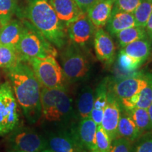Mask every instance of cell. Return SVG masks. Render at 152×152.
Here are the masks:
<instances>
[{"label":"cell","instance_id":"obj_1","mask_svg":"<svg viewBox=\"0 0 152 152\" xmlns=\"http://www.w3.org/2000/svg\"><path fill=\"white\" fill-rule=\"evenodd\" d=\"M17 102L30 123H37L42 117V87L27 62L20 61L5 69Z\"/></svg>","mask_w":152,"mask_h":152},{"label":"cell","instance_id":"obj_2","mask_svg":"<svg viewBox=\"0 0 152 152\" xmlns=\"http://www.w3.org/2000/svg\"><path fill=\"white\" fill-rule=\"evenodd\" d=\"M24 16L49 42L61 49L67 44L66 27L48 0H29Z\"/></svg>","mask_w":152,"mask_h":152},{"label":"cell","instance_id":"obj_3","mask_svg":"<svg viewBox=\"0 0 152 152\" xmlns=\"http://www.w3.org/2000/svg\"><path fill=\"white\" fill-rule=\"evenodd\" d=\"M23 28L20 40L16 46V52L20 61L28 62L33 58L56 57L57 51L29 21L24 20Z\"/></svg>","mask_w":152,"mask_h":152},{"label":"cell","instance_id":"obj_4","mask_svg":"<svg viewBox=\"0 0 152 152\" xmlns=\"http://www.w3.org/2000/svg\"><path fill=\"white\" fill-rule=\"evenodd\" d=\"M42 116L49 122L68 121L73 116V102L66 89H41Z\"/></svg>","mask_w":152,"mask_h":152},{"label":"cell","instance_id":"obj_5","mask_svg":"<svg viewBox=\"0 0 152 152\" xmlns=\"http://www.w3.org/2000/svg\"><path fill=\"white\" fill-rule=\"evenodd\" d=\"M63 73L67 83L85 80L89 76L90 64L80 47L72 42L68 44L61 54Z\"/></svg>","mask_w":152,"mask_h":152},{"label":"cell","instance_id":"obj_6","mask_svg":"<svg viewBox=\"0 0 152 152\" xmlns=\"http://www.w3.org/2000/svg\"><path fill=\"white\" fill-rule=\"evenodd\" d=\"M32 68L42 87L48 89H66L67 81L62 68L54 56L33 58L28 62Z\"/></svg>","mask_w":152,"mask_h":152},{"label":"cell","instance_id":"obj_7","mask_svg":"<svg viewBox=\"0 0 152 152\" xmlns=\"http://www.w3.org/2000/svg\"><path fill=\"white\" fill-rule=\"evenodd\" d=\"M18 104L10 83L0 85V136L8 134L18 127Z\"/></svg>","mask_w":152,"mask_h":152},{"label":"cell","instance_id":"obj_8","mask_svg":"<svg viewBox=\"0 0 152 152\" xmlns=\"http://www.w3.org/2000/svg\"><path fill=\"white\" fill-rule=\"evenodd\" d=\"M10 133L8 142L12 149L25 152H40L48 148L47 140L30 128L17 127Z\"/></svg>","mask_w":152,"mask_h":152},{"label":"cell","instance_id":"obj_9","mask_svg":"<svg viewBox=\"0 0 152 152\" xmlns=\"http://www.w3.org/2000/svg\"><path fill=\"white\" fill-rule=\"evenodd\" d=\"M150 73L134 72L132 75L124 78L109 81V91L116 97L118 101L131 97L139 94L146 86L149 81Z\"/></svg>","mask_w":152,"mask_h":152},{"label":"cell","instance_id":"obj_10","mask_svg":"<svg viewBox=\"0 0 152 152\" xmlns=\"http://www.w3.org/2000/svg\"><path fill=\"white\" fill-rule=\"evenodd\" d=\"M66 30L71 42L81 49H85L94 36L96 28L87 13H83L68 25Z\"/></svg>","mask_w":152,"mask_h":152},{"label":"cell","instance_id":"obj_11","mask_svg":"<svg viewBox=\"0 0 152 152\" xmlns=\"http://www.w3.org/2000/svg\"><path fill=\"white\" fill-rule=\"evenodd\" d=\"M47 142L48 147L54 152H87L80 144L71 128L52 133Z\"/></svg>","mask_w":152,"mask_h":152},{"label":"cell","instance_id":"obj_12","mask_svg":"<svg viewBox=\"0 0 152 152\" xmlns=\"http://www.w3.org/2000/svg\"><path fill=\"white\" fill-rule=\"evenodd\" d=\"M122 107L118 99L109 91L101 125L111 140L117 138V128Z\"/></svg>","mask_w":152,"mask_h":152},{"label":"cell","instance_id":"obj_13","mask_svg":"<svg viewBox=\"0 0 152 152\" xmlns=\"http://www.w3.org/2000/svg\"><path fill=\"white\" fill-rule=\"evenodd\" d=\"M94 47L96 58L107 66L115 59V47L110 34L102 28L96 30L94 36Z\"/></svg>","mask_w":152,"mask_h":152},{"label":"cell","instance_id":"obj_14","mask_svg":"<svg viewBox=\"0 0 152 152\" xmlns=\"http://www.w3.org/2000/svg\"><path fill=\"white\" fill-rule=\"evenodd\" d=\"M80 144L87 152H92L96 149V132L97 125L91 116L80 119L77 125L71 128Z\"/></svg>","mask_w":152,"mask_h":152},{"label":"cell","instance_id":"obj_15","mask_svg":"<svg viewBox=\"0 0 152 152\" xmlns=\"http://www.w3.org/2000/svg\"><path fill=\"white\" fill-rule=\"evenodd\" d=\"M49 3L66 27L83 13L74 0H49Z\"/></svg>","mask_w":152,"mask_h":152},{"label":"cell","instance_id":"obj_16","mask_svg":"<svg viewBox=\"0 0 152 152\" xmlns=\"http://www.w3.org/2000/svg\"><path fill=\"white\" fill-rule=\"evenodd\" d=\"M113 8L112 0H97L87 14L96 29L102 28L107 23Z\"/></svg>","mask_w":152,"mask_h":152},{"label":"cell","instance_id":"obj_17","mask_svg":"<svg viewBox=\"0 0 152 152\" xmlns=\"http://www.w3.org/2000/svg\"><path fill=\"white\" fill-rule=\"evenodd\" d=\"M137 26L132 13L125 12L113 7L111 16L106 23V29L111 35H115L121 30Z\"/></svg>","mask_w":152,"mask_h":152},{"label":"cell","instance_id":"obj_18","mask_svg":"<svg viewBox=\"0 0 152 152\" xmlns=\"http://www.w3.org/2000/svg\"><path fill=\"white\" fill-rule=\"evenodd\" d=\"M109 81L107 78L104 79L99 84L94 92V106L91 112L90 116L95 123L101 125L104 109L107 102L109 93Z\"/></svg>","mask_w":152,"mask_h":152},{"label":"cell","instance_id":"obj_19","mask_svg":"<svg viewBox=\"0 0 152 152\" xmlns=\"http://www.w3.org/2000/svg\"><path fill=\"white\" fill-rule=\"evenodd\" d=\"M23 28V23L18 20H11L0 27V44L16 48Z\"/></svg>","mask_w":152,"mask_h":152},{"label":"cell","instance_id":"obj_20","mask_svg":"<svg viewBox=\"0 0 152 152\" xmlns=\"http://www.w3.org/2000/svg\"><path fill=\"white\" fill-rule=\"evenodd\" d=\"M142 134L128 112L122 109L118 124L117 138H125L133 142Z\"/></svg>","mask_w":152,"mask_h":152},{"label":"cell","instance_id":"obj_21","mask_svg":"<svg viewBox=\"0 0 152 152\" xmlns=\"http://www.w3.org/2000/svg\"><path fill=\"white\" fill-rule=\"evenodd\" d=\"M121 50L129 56L144 63L151 54L152 43L148 38H144L129 44Z\"/></svg>","mask_w":152,"mask_h":152},{"label":"cell","instance_id":"obj_22","mask_svg":"<svg viewBox=\"0 0 152 152\" xmlns=\"http://www.w3.org/2000/svg\"><path fill=\"white\" fill-rule=\"evenodd\" d=\"M94 92L90 86L82 88L77 102V115L79 119L90 116L94 106Z\"/></svg>","mask_w":152,"mask_h":152},{"label":"cell","instance_id":"obj_23","mask_svg":"<svg viewBox=\"0 0 152 152\" xmlns=\"http://www.w3.org/2000/svg\"><path fill=\"white\" fill-rule=\"evenodd\" d=\"M115 36L117 37L118 42L122 48L138 39L147 38L145 29L139 26H134L121 30Z\"/></svg>","mask_w":152,"mask_h":152},{"label":"cell","instance_id":"obj_24","mask_svg":"<svg viewBox=\"0 0 152 152\" xmlns=\"http://www.w3.org/2000/svg\"><path fill=\"white\" fill-rule=\"evenodd\" d=\"M127 112L130 115L134 123H135L142 134L152 130L147 109L135 107Z\"/></svg>","mask_w":152,"mask_h":152},{"label":"cell","instance_id":"obj_25","mask_svg":"<svg viewBox=\"0 0 152 152\" xmlns=\"http://www.w3.org/2000/svg\"><path fill=\"white\" fill-rule=\"evenodd\" d=\"M22 61L14 47L0 44V68L8 69Z\"/></svg>","mask_w":152,"mask_h":152},{"label":"cell","instance_id":"obj_26","mask_svg":"<svg viewBox=\"0 0 152 152\" xmlns=\"http://www.w3.org/2000/svg\"><path fill=\"white\" fill-rule=\"evenodd\" d=\"M151 13L152 0H141L140 4L132 13L137 26L145 28Z\"/></svg>","mask_w":152,"mask_h":152},{"label":"cell","instance_id":"obj_27","mask_svg":"<svg viewBox=\"0 0 152 152\" xmlns=\"http://www.w3.org/2000/svg\"><path fill=\"white\" fill-rule=\"evenodd\" d=\"M117 64L121 72L125 73H132L135 72L142 65L143 62L129 56L121 50L118 56Z\"/></svg>","mask_w":152,"mask_h":152},{"label":"cell","instance_id":"obj_28","mask_svg":"<svg viewBox=\"0 0 152 152\" xmlns=\"http://www.w3.org/2000/svg\"><path fill=\"white\" fill-rule=\"evenodd\" d=\"M16 10V0H0V27L10 21Z\"/></svg>","mask_w":152,"mask_h":152},{"label":"cell","instance_id":"obj_29","mask_svg":"<svg viewBox=\"0 0 152 152\" xmlns=\"http://www.w3.org/2000/svg\"><path fill=\"white\" fill-rule=\"evenodd\" d=\"M132 152H152V132H146L132 142Z\"/></svg>","mask_w":152,"mask_h":152},{"label":"cell","instance_id":"obj_30","mask_svg":"<svg viewBox=\"0 0 152 152\" xmlns=\"http://www.w3.org/2000/svg\"><path fill=\"white\" fill-rule=\"evenodd\" d=\"M96 149L99 152H110L112 140L102 125H98L96 132Z\"/></svg>","mask_w":152,"mask_h":152},{"label":"cell","instance_id":"obj_31","mask_svg":"<svg viewBox=\"0 0 152 152\" xmlns=\"http://www.w3.org/2000/svg\"><path fill=\"white\" fill-rule=\"evenodd\" d=\"M152 103V73H150L147 85L140 92V99L136 107L147 109Z\"/></svg>","mask_w":152,"mask_h":152},{"label":"cell","instance_id":"obj_32","mask_svg":"<svg viewBox=\"0 0 152 152\" xmlns=\"http://www.w3.org/2000/svg\"><path fill=\"white\" fill-rule=\"evenodd\" d=\"M110 152H132V142L122 137L112 141Z\"/></svg>","mask_w":152,"mask_h":152},{"label":"cell","instance_id":"obj_33","mask_svg":"<svg viewBox=\"0 0 152 152\" xmlns=\"http://www.w3.org/2000/svg\"><path fill=\"white\" fill-rule=\"evenodd\" d=\"M113 7L119 10L128 13H133L140 4L141 0H112Z\"/></svg>","mask_w":152,"mask_h":152},{"label":"cell","instance_id":"obj_34","mask_svg":"<svg viewBox=\"0 0 152 152\" xmlns=\"http://www.w3.org/2000/svg\"><path fill=\"white\" fill-rule=\"evenodd\" d=\"M83 13H87L90 7L97 0H74Z\"/></svg>","mask_w":152,"mask_h":152},{"label":"cell","instance_id":"obj_35","mask_svg":"<svg viewBox=\"0 0 152 152\" xmlns=\"http://www.w3.org/2000/svg\"><path fill=\"white\" fill-rule=\"evenodd\" d=\"M144 29H145L146 33H147V38L152 43V13L151 16H150V17L149 18V20H148L147 25H146L145 28H144Z\"/></svg>","mask_w":152,"mask_h":152},{"label":"cell","instance_id":"obj_36","mask_svg":"<svg viewBox=\"0 0 152 152\" xmlns=\"http://www.w3.org/2000/svg\"><path fill=\"white\" fill-rule=\"evenodd\" d=\"M147 111H148V113H149V118H150V122H151V128H152V103H151V105H150L149 107H148Z\"/></svg>","mask_w":152,"mask_h":152},{"label":"cell","instance_id":"obj_37","mask_svg":"<svg viewBox=\"0 0 152 152\" xmlns=\"http://www.w3.org/2000/svg\"><path fill=\"white\" fill-rule=\"evenodd\" d=\"M7 152H25V151H20V150H18V149H11L10 150H9Z\"/></svg>","mask_w":152,"mask_h":152},{"label":"cell","instance_id":"obj_38","mask_svg":"<svg viewBox=\"0 0 152 152\" xmlns=\"http://www.w3.org/2000/svg\"><path fill=\"white\" fill-rule=\"evenodd\" d=\"M40 152H54V151H53L52 149H48V148H47V149L42 150V151H40Z\"/></svg>","mask_w":152,"mask_h":152},{"label":"cell","instance_id":"obj_39","mask_svg":"<svg viewBox=\"0 0 152 152\" xmlns=\"http://www.w3.org/2000/svg\"><path fill=\"white\" fill-rule=\"evenodd\" d=\"M92 152H99V151L97 149H96V150H94V151H92Z\"/></svg>","mask_w":152,"mask_h":152}]
</instances>
